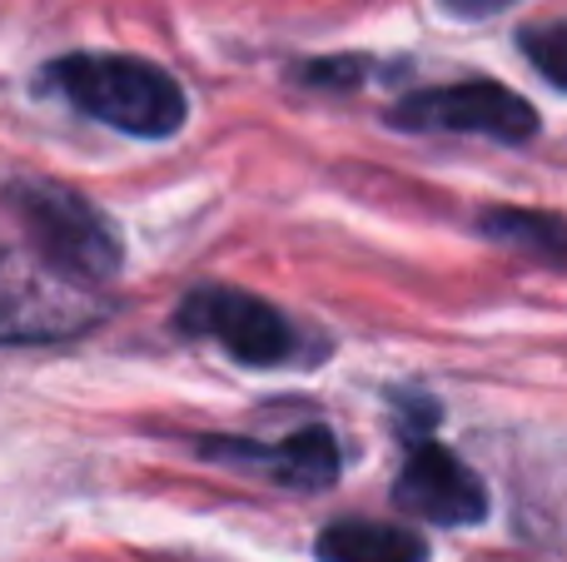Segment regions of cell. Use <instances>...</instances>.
I'll use <instances>...</instances> for the list:
<instances>
[{"mask_svg":"<svg viewBox=\"0 0 567 562\" xmlns=\"http://www.w3.org/2000/svg\"><path fill=\"white\" fill-rule=\"evenodd\" d=\"M523 55L538 65L543 80H553L558 90H567V20L523 30Z\"/></svg>","mask_w":567,"mask_h":562,"instance_id":"cell-10","label":"cell"},{"mask_svg":"<svg viewBox=\"0 0 567 562\" xmlns=\"http://www.w3.org/2000/svg\"><path fill=\"white\" fill-rule=\"evenodd\" d=\"M488 239L508 249H523L533 259H567V225L558 215H538V209H488L478 219Z\"/></svg>","mask_w":567,"mask_h":562,"instance_id":"cell-9","label":"cell"},{"mask_svg":"<svg viewBox=\"0 0 567 562\" xmlns=\"http://www.w3.org/2000/svg\"><path fill=\"white\" fill-rule=\"evenodd\" d=\"M399 129H439V135H488L503 145H523L538 135V110L498 80H463V85L419 90L389 110Z\"/></svg>","mask_w":567,"mask_h":562,"instance_id":"cell-4","label":"cell"},{"mask_svg":"<svg viewBox=\"0 0 567 562\" xmlns=\"http://www.w3.org/2000/svg\"><path fill=\"white\" fill-rule=\"evenodd\" d=\"M175 324L185 329V334L215 339L239 364H255V368H275L299 348V334H293V324L275 304L245 294V289H225V284L195 289V294L179 304Z\"/></svg>","mask_w":567,"mask_h":562,"instance_id":"cell-5","label":"cell"},{"mask_svg":"<svg viewBox=\"0 0 567 562\" xmlns=\"http://www.w3.org/2000/svg\"><path fill=\"white\" fill-rule=\"evenodd\" d=\"M393 503L413 518H429V523L463 528L488 518V488L458 454H449L433 438H419L399 483H393Z\"/></svg>","mask_w":567,"mask_h":562,"instance_id":"cell-6","label":"cell"},{"mask_svg":"<svg viewBox=\"0 0 567 562\" xmlns=\"http://www.w3.org/2000/svg\"><path fill=\"white\" fill-rule=\"evenodd\" d=\"M45 85L90 119H105L140 139L175 135L189 115L185 90L159 65L135 55H65L45 70Z\"/></svg>","mask_w":567,"mask_h":562,"instance_id":"cell-1","label":"cell"},{"mask_svg":"<svg viewBox=\"0 0 567 562\" xmlns=\"http://www.w3.org/2000/svg\"><path fill=\"white\" fill-rule=\"evenodd\" d=\"M6 205L25 225L30 254H40L50 269L90 289L120 274V239L85 195L65 185H45V179H16L6 189Z\"/></svg>","mask_w":567,"mask_h":562,"instance_id":"cell-2","label":"cell"},{"mask_svg":"<svg viewBox=\"0 0 567 562\" xmlns=\"http://www.w3.org/2000/svg\"><path fill=\"white\" fill-rule=\"evenodd\" d=\"M443 6H449L453 15H468V20H478V15H498V10L518 6V0H443Z\"/></svg>","mask_w":567,"mask_h":562,"instance_id":"cell-11","label":"cell"},{"mask_svg":"<svg viewBox=\"0 0 567 562\" xmlns=\"http://www.w3.org/2000/svg\"><path fill=\"white\" fill-rule=\"evenodd\" d=\"M199 454L215 458L229 468H255L259 478L293 493H319L339 478V444H333L329 428H299L284 444H249V438H205Z\"/></svg>","mask_w":567,"mask_h":562,"instance_id":"cell-7","label":"cell"},{"mask_svg":"<svg viewBox=\"0 0 567 562\" xmlns=\"http://www.w3.org/2000/svg\"><path fill=\"white\" fill-rule=\"evenodd\" d=\"M105 319V294L40 254H0V344H55Z\"/></svg>","mask_w":567,"mask_h":562,"instance_id":"cell-3","label":"cell"},{"mask_svg":"<svg viewBox=\"0 0 567 562\" xmlns=\"http://www.w3.org/2000/svg\"><path fill=\"white\" fill-rule=\"evenodd\" d=\"M319 562H429L423 533L403 523H369V518H343L319 533Z\"/></svg>","mask_w":567,"mask_h":562,"instance_id":"cell-8","label":"cell"}]
</instances>
